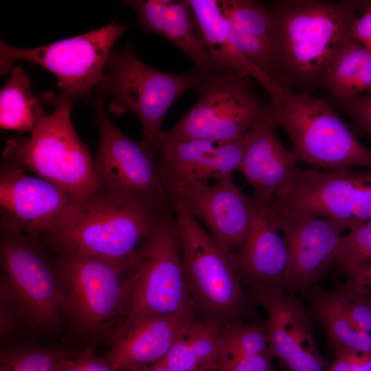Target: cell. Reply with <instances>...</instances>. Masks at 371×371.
<instances>
[{
    "label": "cell",
    "instance_id": "6da1fadb",
    "mask_svg": "<svg viewBox=\"0 0 371 371\" xmlns=\"http://www.w3.org/2000/svg\"><path fill=\"white\" fill-rule=\"evenodd\" d=\"M368 1L281 0L267 7L276 84L309 94L351 38L350 30Z\"/></svg>",
    "mask_w": 371,
    "mask_h": 371
},
{
    "label": "cell",
    "instance_id": "7a4b0ae2",
    "mask_svg": "<svg viewBox=\"0 0 371 371\" xmlns=\"http://www.w3.org/2000/svg\"><path fill=\"white\" fill-rule=\"evenodd\" d=\"M164 214L131 195L101 188L74 199L43 238L56 253L126 261Z\"/></svg>",
    "mask_w": 371,
    "mask_h": 371
},
{
    "label": "cell",
    "instance_id": "3957f363",
    "mask_svg": "<svg viewBox=\"0 0 371 371\" xmlns=\"http://www.w3.org/2000/svg\"><path fill=\"white\" fill-rule=\"evenodd\" d=\"M128 283L126 313L115 328L149 317L196 316L174 214H164L132 255Z\"/></svg>",
    "mask_w": 371,
    "mask_h": 371
},
{
    "label": "cell",
    "instance_id": "277c9868",
    "mask_svg": "<svg viewBox=\"0 0 371 371\" xmlns=\"http://www.w3.org/2000/svg\"><path fill=\"white\" fill-rule=\"evenodd\" d=\"M49 96L56 104L54 112L40 122L30 137L7 140L3 159L53 183L74 199H83L101 189L94 160L72 124L74 100Z\"/></svg>",
    "mask_w": 371,
    "mask_h": 371
},
{
    "label": "cell",
    "instance_id": "5b68a950",
    "mask_svg": "<svg viewBox=\"0 0 371 371\" xmlns=\"http://www.w3.org/2000/svg\"><path fill=\"white\" fill-rule=\"evenodd\" d=\"M266 114L286 132L299 161L330 171L371 169V149L326 100L283 89L271 98Z\"/></svg>",
    "mask_w": 371,
    "mask_h": 371
},
{
    "label": "cell",
    "instance_id": "8992f818",
    "mask_svg": "<svg viewBox=\"0 0 371 371\" xmlns=\"http://www.w3.org/2000/svg\"><path fill=\"white\" fill-rule=\"evenodd\" d=\"M106 68L98 87L111 97L110 111L115 115L133 113L142 126L141 141L157 153L165 115L180 95L195 88L201 74L195 69L173 74L153 68L137 57L129 44L111 52Z\"/></svg>",
    "mask_w": 371,
    "mask_h": 371
},
{
    "label": "cell",
    "instance_id": "52a82bcc",
    "mask_svg": "<svg viewBox=\"0 0 371 371\" xmlns=\"http://www.w3.org/2000/svg\"><path fill=\"white\" fill-rule=\"evenodd\" d=\"M254 80L227 69L216 68L201 74L194 89L198 94L196 102L175 125L164 131L163 139L222 143L244 138L268 106L257 92Z\"/></svg>",
    "mask_w": 371,
    "mask_h": 371
},
{
    "label": "cell",
    "instance_id": "ba28073f",
    "mask_svg": "<svg viewBox=\"0 0 371 371\" xmlns=\"http://www.w3.org/2000/svg\"><path fill=\"white\" fill-rule=\"evenodd\" d=\"M1 302L40 329L56 328L64 315L55 262L37 238L1 229Z\"/></svg>",
    "mask_w": 371,
    "mask_h": 371
},
{
    "label": "cell",
    "instance_id": "9c48e42d",
    "mask_svg": "<svg viewBox=\"0 0 371 371\" xmlns=\"http://www.w3.org/2000/svg\"><path fill=\"white\" fill-rule=\"evenodd\" d=\"M181 243L185 275L197 311L205 317L240 319L249 297L234 263L182 203L172 199Z\"/></svg>",
    "mask_w": 371,
    "mask_h": 371
},
{
    "label": "cell",
    "instance_id": "30bf717a",
    "mask_svg": "<svg viewBox=\"0 0 371 371\" xmlns=\"http://www.w3.org/2000/svg\"><path fill=\"white\" fill-rule=\"evenodd\" d=\"M55 266L64 315L85 330H96L125 315L131 257L117 262L91 256L56 253Z\"/></svg>",
    "mask_w": 371,
    "mask_h": 371
},
{
    "label": "cell",
    "instance_id": "8fae6325",
    "mask_svg": "<svg viewBox=\"0 0 371 371\" xmlns=\"http://www.w3.org/2000/svg\"><path fill=\"white\" fill-rule=\"evenodd\" d=\"M123 24L112 23L98 30L45 46L21 48L0 42L1 74L18 60L38 64L57 78L58 95L74 100L87 99L104 74L112 47L123 34Z\"/></svg>",
    "mask_w": 371,
    "mask_h": 371
},
{
    "label": "cell",
    "instance_id": "7c38bea8",
    "mask_svg": "<svg viewBox=\"0 0 371 371\" xmlns=\"http://www.w3.org/2000/svg\"><path fill=\"white\" fill-rule=\"evenodd\" d=\"M105 95L95 104L100 142L94 159L102 189L131 195L161 214H174L173 206L157 163V153L142 141L125 135L110 120Z\"/></svg>",
    "mask_w": 371,
    "mask_h": 371
},
{
    "label": "cell",
    "instance_id": "4fadbf2b",
    "mask_svg": "<svg viewBox=\"0 0 371 371\" xmlns=\"http://www.w3.org/2000/svg\"><path fill=\"white\" fill-rule=\"evenodd\" d=\"M277 205L324 216L344 231L371 219V169L339 168L326 172L300 168Z\"/></svg>",
    "mask_w": 371,
    "mask_h": 371
},
{
    "label": "cell",
    "instance_id": "5bb4252c",
    "mask_svg": "<svg viewBox=\"0 0 371 371\" xmlns=\"http://www.w3.org/2000/svg\"><path fill=\"white\" fill-rule=\"evenodd\" d=\"M247 283L251 299L267 314L265 329L269 355L280 360L289 371H326L330 362L317 348L308 309L284 289Z\"/></svg>",
    "mask_w": 371,
    "mask_h": 371
},
{
    "label": "cell",
    "instance_id": "9a60e30c",
    "mask_svg": "<svg viewBox=\"0 0 371 371\" xmlns=\"http://www.w3.org/2000/svg\"><path fill=\"white\" fill-rule=\"evenodd\" d=\"M273 205L286 248L284 290L294 295L316 285L334 263L344 230L330 219Z\"/></svg>",
    "mask_w": 371,
    "mask_h": 371
},
{
    "label": "cell",
    "instance_id": "2e32d148",
    "mask_svg": "<svg viewBox=\"0 0 371 371\" xmlns=\"http://www.w3.org/2000/svg\"><path fill=\"white\" fill-rule=\"evenodd\" d=\"M74 199L53 183L29 176L2 159L0 169L1 229L32 237L45 236Z\"/></svg>",
    "mask_w": 371,
    "mask_h": 371
},
{
    "label": "cell",
    "instance_id": "e0dca14e",
    "mask_svg": "<svg viewBox=\"0 0 371 371\" xmlns=\"http://www.w3.org/2000/svg\"><path fill=\"white\" fill-rule=\"evenodd\" d=\"M167 191L170 199L179 201L228 253L234 254L244 242L251 224L254 203L232 177L214 185L192 183L168 188Z\"/></svg>",
    "mask_w": 371,
    "mask_h": 371
},
{
    "label": "cell",
    "instance_id": "ac0fdd59",
    "mask_svg": "<svg viewBox=\"0 0 371 371\" xmlns=\"http://www.w3.org/2000/svg\"><path fill=\"white\" fill-rule=\"evenodd\" d=\"M277 128L265 113L247 135L245 156L238 169L253 187L251 198L258 203H269L283 195L300 170L297 155L279 140Z\"/></svg>",
    "mask_w": 371,
    "mask_h": 371
},
{
    "label": "cell",
    "instance_id": "d6986e66",
    "mask_svg": "<svg viewBox=\"0 0 371 371\" xmlns=\"http://www.w3.org/2000/svg\"><path fill=\"white\" fill-rule=\"evenodd\" d=\"M253 201L251 224L244 242L233 254L234 263L243 281L284 290L287 254L273 200L269 203Z\"/></svg>",
    "mask_w": 371,
    "mask_h": 371
},
{
    "label": "cell",
    "instance_id": "ffe728a7",
    "mask_svg": "<svg viewBox=\"0 0 371 371\" xmlns=\"http://www.w3.org/2000/svg\"><path fill=\"white\" fill-rule=\"evenodd\" d=\"M195 317H149L114 328L111 348L104 357L117 371L155 364L167 355L187 323Z\"/></svg>",
    "mask_w": 371,
    "mask_h": 371
},
{
    "label": "cell",
    "instance_id": "44dd1931",
    "mask_svg": "<svg viewBox=\"0 0 371 371\" xmlns=\"http://www.w3.org/2000/svg\"><path fill=\"white\" fill-rule=\"evenodd\" d=\"M194 21L216 68L233 69L253 78L273 98L283 89L238 49L216 0H188Z\"/></svg>",
    "mask_w": 371,
    "mask_h": 371
},
{
    "label": "cell",
    "instance_id": "7402d4cb",
    "mask_svg": "<svg viewBox=\"0 0 371 371\" xmlns=\"http://www.w3.org/2000/svg\"><path fill=\"white\" fill-rule=\"evenodd\" d=\"M218 3L238 49L276 82L271 25L267 7L254 0H221Z\"/></svg>",
    "mask_w": 371,
    "mask_h": 371
},
{
    "label": "cell",
    "instance_id": "603a6c76",
    "mask_svg": "<svg viewBox=\"0 0 371 371\" xmlns=\"http://www.w3.org/2000/svg\"><path fill=\"white\" fill-rule=\"evenodd\" d=\"M227 321L217 316L191 319L167 355L156 363L173 371H217L218 339Z\"/></svg>",
    "mask_w": 371,
    "mask_h": 371
},
{
    "label": "cell",
    "instance_id": "cb8c5ba5",
    "mask_svg": "<svg viewBox=\"0 0 371 371\" xmlns=\"http://www.w3.org/2000/svg\"><path fill=\"white\" fill-rule=\"evenodd\" d=\"M333 100L371 92V52L350 38L333 59L321 82Z\"/></svg>",
    "mask_w": 371,
    "mask_h": 371
},
{
    "label": "cell",
    "instance_id": "d4e9b609",
    "mask_svg": "<svg viewBox=\"0 0 371 371\" xmlns=\"http://www.w3.org/2000/svg\"><path fill=\"white\" fill-rule=\"evenodd\" d=\"M304 291L310 296L308 313L324 328L334 352L341 349L371 352V333L351 322L331 291H324L316 285Z\"/></svg>",
    "mask_w": 371,
    "mask_h": 371
},
{
    "label": "cell",
    "instance_id": "484cf974",
    "mask_svg": "<svg viewBox=\"0 0 371 371\" xmlns=\"http://www.w3.org/2000/svg\"><path fill=\"white\" fill-rule=\"evenodd\" d=\"M47 115L29 76L21 66L14 67L0 91L1 128L32 133Z\"/></svg>",
    "mask_w": 371,
    "mask_h": 371
},
{
    "label": "cell",
    "instance_id": "4316f807",
    "mask_svg": "<svg viewBox=\"0 0 371 371\" xmlns=\"http://www.w3.org/2000/svg\"><path fill=\"white\" fill-rule=\"evenodd\" d=\"M218 144L198 139H162L157 158L166 189L188 183L202 160Z\"/></svg>",
    "mask_w": 371,
    "mask_h": 371
},
{
    "label": "cell",
    "instance_id": "83f0119b",
    "mask_svg": "<svg viewBox=\"0 0 371 371\" xmlns=\"http://www.w3.org/2000/svg\"><path fill=\"white\" fill-rule=\"evenodd\" d=\"M192 16L186 1H172L165 12L163 37L185 53L199 74H207L215 67L199 31L196 30Z\"/></svg>",
    "mask_w": 371,
    "mask_h": 371
},
{
    "label": "cell",
    "instance_id": "f1b7e54d",
    "mask_svg": "<svg viewBox=\"0 0 371 371\" xmlns=\"http://www.w3.org/2000/svg\"><path fill=\"white\" fill-rule=\"evenodd\" d=\"M218 352V368L223 363L236 357L268 352L265 324H245L241 319L227 321L219 336Z\"/></svg>",
    "mask_w": 371,
    "mask_h": 371
},
{
    "label": "cell",
    "instance_id": "f546056e",
    "mask_svg": "<svg viewBox=\"0 0 371 371\" xmlns=\"http://www.w3.org/2000/svg\"><path fill=\"white\" fill-rule=\"evenodd\" d=\"M246 146L247 135L240 139L218 143L202 160L187 184L208 183L211 180L217 181L231 177L234 171H238L243 160Z\"/></svg>",
    "mask_w": 371,
    "mask_h": 371
},
{
    "label": "cell",
    "instance_id": "4dcf8cb0",
    "mask_svg": "<svg viewBox=\"0 0 371 371\" xmlns=\"http://www.w3.org/2000/svg\"><path fill=\"white\" fill-rule=\"evenodd\" d=\"M69 353L58 348L13 346L1 349L0 371H55Z\"/></svg>",
    "mask_w": 371,
    "mask_h": 371
},
{
    "label": "cell",
    "instance_id": "1f68e13d",
    "mask_svg": "<svg viewBox=\"0 0 371 371\" xmlns=\"http://www.w3.org/2000/svg\"><path fill=\"white\" fill-rule=\"evenodd\" d=\"M371 260V219L343 235L334 264L341 269L348 265Z\"/></svg>",
    "mask_w": 371,
    "mask_h": 371
},
{
    "label": "cell",
    "instance_id": "d6a6232c",
    "mask_svg": "<svg viewBox=\"0 0 371 371\" xmlns=\"http://www.w3.org/2000/svg\"><path fill=\"white\" fill-rule=\"evenodd\" d=\"M331 293L351 322L359 329L371 333V303L369 300L344 284L337 286Z\"/></svg>",
    "mask_w": 371,
    "mask_h": 371
},
{
    "label": "cell",
    "instance_id": "836d02e7",
    "mask_svg": "<svg viewBox=\"0 0 371 371\" xmlns=\"http://www.w3.org/2000/svg\"><path fill=\"white\" fill-rule=\"evenodd\" d=\"M170 0H131L124 3L133 8L137 14L139 25L144 30L161 36L166 8Z\"/></svg>",
    "mask_w": 371,
    "mask_h": 371
},
{
    "label": "cell",
    "instance_id": "e575fe53",
    "mask_svg": "<svg viewBox=\"0 0 371 371\" xmlns=\"http://www.w3.org/2000/svg\"><path fill=\"white\" fill-rule=\"evenodd\" d=\"M333 102L350 117L361 134L371 139V92Z\"/></svg>",
    "mask_w": 371,
    "mask_h": 371
},
{
    "label": "cell",
    "instance_id": "d590c367",
    "mask_svg": "<svg viewBox=\"0 0 371 371\" xmlns=\"http://www.w3.org/2000/svg\"><path fill=\"white\" fill-rule=\"evenodd\" d=\"M55 371H117L104 357H98L91 349H85L75 357L61 359Z\"/></svg>",
    "mask_w": 371,
    "mask_h": 371
},
{
    "label": "cell",
    "instance_id": "8d00e7d4",
    "mask_svg": "<svg viewBox=\"0 0 371 371\" xmlns=\"http://www.w3.org/2000/svg\"><path fill=\"white\" fill-rule=\"evenodd\" d=\"M334 355L326 371H371V352L341 349Z\"/></svg>",
    "mask_w": 371,
    "mask_h": 371
},
{
    "label": "cell",
    "instance_id": "74e56055",
    "mask_svg": "<svg viewBox=\"0 0 371 371\" xmlns=\"http://www.w3.org/2000/svg\"><path fill=\"white\" fill-rule=\"evenodd\" d=\"M268 352L236 357L223 363L217 371H274Z\"/></svg>",
    "mask_w": 371,
    "mask_h": 371
},
{
    "label": "cell",
    "instance_id": "f35d334b",
    "mask_svg": "<svg viewBox=\"0 0 371 371\" xmlns=\"http://www.w3.org/2000/svg\"><path fill=\"white\" fill-rule=\"evenodd\" d=\"M350 35L371 52V0L354 21Z\"/></svg>",
    "mask_w": 371,
    "mask_h": 371
},
{
    "label": "cell",
    "instance_id": "ab89813d",
    "mask_svg": "<svg viewBox=\"0 0 371 371\" xmlns=\"http://www.w3.org/2000/svg\"><path fill=\"white\" fill-rule=\"evenodd\" d=\"M341 270L346 275V286L357 289L371 285V260L348 265Z\"/></svg>",
    "mask_w": 371,
    "mask_h": 371
},
{
    "label": "cell",
    "instance_id": "60d3db41",
    "mask_svg": "<svg viewBox=\"0 0 371 371\" xmlns=\"http://www.w3.org/2000/svg\"><path fill=\"white\" fill-rule=\"evenodd\" d=\"M1 339L8 337L15 327L16 316L3 303L1 302ZM18 319V318H17Z\"/></svg>",
    "mask_w": 371,
    "mask_h": 371
},
{
    "label": "cell",
    "instance_id": "b9f144b4",
    "mask_svg": "<svg viewBox=\"0 0 371 371\" xmlns=\"http://www.w3.org/2000/svg\"><path fill=\"white\" fill-rule=\"evenodd\" d=\"M130 371H173V370L169 369L168 368L163 365H161L159 363H155L147 367L138 368V369H135V370H133Z\"/></svg>",
    "mask_w": 371,
    "mask_h": 371
},
{
    "label": "cell",
    "instance_id": "7bdbcfd3",
    "mask_svg": "<svg viewBox=\"0 0 371 371\" xmlns=\"http://www.w3.org/2000/svg\"><path fill=\"white\" fill-rule=\"evenodd\" d=\"M346 287H348V286H346ZM348 288L352 290L353 291L359 293V294H361V295H363L371 303V285L363 287V288H361V289H351V288H349V287H348Z\"/></svg>",
    "mask_w": 371,
    "mask_h": 371
}]
</instances>
